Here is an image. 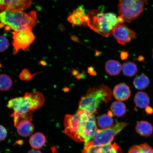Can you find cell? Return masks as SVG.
<instances>
[{"label":"cell","mask_w":153,"mask_h":153,"mask_svg":"<svg viewBox=\"0 0 153 153\" xmlns=\"http://www.w3.org/2000/svg\"><path fill=\"white\" fill-rule=\"evenodd\" d=\"M89 115L81 110L77 111L73 115H66L64 121L65 134L76 142H85L84 129Z\"/></svg>","instance_id":"cell-4"},{"label":"cell","mask_w":153,"mask_h":153,"mask_svg":"<svg viewBox=\"0 0 153 153\" xmlns=\"http://www.w3.org/2000/svg\"><path fill=\"white\" fill-rule=\"evenodd\" d=\"M32 4L31 1H2L0 0V10L23 12Z\"/></svg>","instance_id":"cell-10"},{"label":"cell","mask_w":153,"mask_h":153,"mask_svg":"<svg viewBox=\"0 0 153 153\" xmlns=\"http://www.w3.org/2000/svg\"><path fill=\"white\" fill-rule=\"evenodd\" d=\"M1 22H0V24H1Z\"/></svg>","instance_id":"cell-39"},{"label":"cell","mask_w":153,"mask_h":153,"mask_svg":"<svg viewBox=\"0 0 153 153\" xmlns=\"http://www.w3.org/2000/svg\"><path fill=\"white\" fill-rule=\"evenodd\" d=\"M134 100L136 106L141 108H146L150 102L148 95L143 91H139L136 94Z\"/></svg>","instance_id":"cell-20"},{"label":"cell","mask_w":153,"mask_h":153,"mask_svg":"<svg viewBox=\"0 0 153 153\" xmlns=\"http://www.w3.org/2000/svg\"><path fill=\"white\" fill-rule=\"evenodd\" d=\"M82 153H122V151L117 143H114L101 146L87 145Z\"/></svg>","instance_id":"cell-11"},{"label":"cell","mask_w":153,"mask_h":153,"mask_svg":"<svg viewBox=\"0 0 153 153\" xmlns=\"http://www.w3.org/2000/svg\"><path fill=\"white\" fill-rule=\"evenodd\" d=\"M46 141L45 135L42 133H36L30 137L29 143L32 148L34 149H40L43 148Z\"/></svg>","instance_id":"cell-17"},{"label":"cell","mask_w":153,"mask_h":153,"mask_svg":"<svg viewBox=\"0 0 153 153\" xmlns=\"http://www.w3.org/2000/svg\"><path fill=\"white\" fill-rule=\"evenodd\" d=\"M112 33L117 42L124 45L134 38L136 33L123 24H118L113 30Z\"/></svg>","instance_id":"cell-8"},{"label":"cell","mask_w":153,"mask_h":153,"mask_svg":"<svg viewBox=\"0 0 153 153\" xmlns=\"http://www.w3.org/2000/svg\"><path fill=\"white\" fill-rule=\"evenodd\" d=\"M9 43L6 38L0 36V52H3L8 48Z\"/></svg>","instance_id":"cell-28"},{"label":"cell","mask_w":153,"mask_h":153,"mask_svg":"<svg viewBox=\"0 0 153 153\" xmlns=\"http://www.w3.org/2000/svg\"><path fill=\"white\" fill-rule=\"evenodd\" d=\"M128 124L126 122H120L108 128L97 130L92 139L86 145L101 146L110 144L114 137Z\"/></svg>","instance_id":"cell-6"},{"label":"cell","mask_w":153,"mask_h":153,"mask_svg":"<svg viewBox=\"0 0 153 153\" xmlns=\"http://www.w3.org/2000/svg\"><path fill=\"white\" fill-rule=\"evenodd\" d=\"M7 132L4 127L0 125V141H2L6 138Z\"/></svg>","instance_id":"cell-29"},{"label":"cell","mask_w":153,"mask_h":153,"mask_svg":"<svg viewBox=\"0 0 153 153\" xmlns=\"http://www.w3.org/2000/svg\"><path fill=\"white\" fill-rule=\"evenodd\" d=\"M146 111L148 114H152L153 112V109L150 107L148 106L146 108Z\"/></svg>","instance_id":"cell-33"},{"label":"cell","mask_w":153,"mask_h":153,"mask_svg":"<svg viewBox=\"0 0 153 153\" xmlns=\"http://www.w3.org/2000/svg\"><path fill=\"white\" fill-rule=\"evenodd\" d=\"M7 106L14 111L11 115L21 114L31 111L28 101L24 96L10 99L7 102Z\"/></svg>","instance_id":"cell-9"},{"label":"cell","mask_w":153,"mask_h":153,"mask_svg":"<svg viewBox=\"0 0 153 153\" xmlns=\"http://www.w3.org/2000/svg\"><path fill=\"white\" fill-rule=\"evenodd\" d=\"M112 92L109 88L104 85L89 89L79 101L77 111H83L91 115L96 114L99 105L111 100Z\"/></svg>","instance_id":"cell-1"},{"label":"cell","mask_w":153,"mask_h":153,"mask_svg":"<svg viewBox=\"0 0 153 153\" xmlns=\"http://www.w3.org/2000/svg\"><path fill=\"white\" fill-rule=\"evenodd\" d=\"M85 15V10L83 7L81 6L70 14L68 17V20L72 24L73 26H81L83 24L85 25L84 18Z\"/></svg>","instance_id":"cell-16"},{"label":"cell","mask_w":153,"mask_h":153,"mask_svg":"<svg viewBox=\"0 0 153 153\" xmlns=\"http://www.w3.org/2000/svg\"><path fill=\"white\" fill-rule=\"evenodd\" d=\"M13 85V81L8 75L5 74H0V91H8Z\"/></svg>","instance_id":"cell-26"},{"label":"cell","mask_w":153,"mask_h":153,"mask_svg":"<svg viewBox=\"0 0 153 153\" xmlns=\"http://www.w3.org/2000/svg\"><path fill=\"white\" fill-rule=\"evenodd\" d=\"M122 71L126 76L131 77L134 76L138 71L136 64L131 62H126L122 65Z\"/></svg>","instance_id":"cell-23"},{"label":"cell","mask_w":153,"mask_h":153,"mask_svg":"<svg viewBox=\"0 0 153 153\" xmlns=\"http://www.w3.org/2000/svg\"><path fill=\"white\" fill-rule=\"evenodd\" d=\"M71 39L74 41L79 42V40L77 37L75 36H72L71 37Z\"/></svg>","instance_id":"cell-36"},{"label":"cell","mask_w":153,"mask_h":153,"mask_svg":"<svg viewBox=\"0 0 153 153\" xmlns=\"http://www.w3.org/2000/svg\"><path fill=\"white\" fill-rule=\"evenodd\" d=\"M87 25L94 31L103 37H108L113 30L118 24L117 15L114 13H104L100 10L94 9L88 14Z\"/></svg>","instance_id":"cell-3"},{"label":"cell","mask_w":153,"mask_h":153,"mask_svg":"<svg viewBox=\"0 0 153 153\" xmlns=\"http://www.w3.org/2000/svg\"><path fill=\"white\" fill-rule=\"evenodd\" d=\"M27 153H43L41 151L37 149H32L28 151Z\"/></svg>","instance_id":"cell-32"},{"label":"cell","mask_w":153,"mask_h":153,"mask_svg":"<svg viewBox=\"0 0 153 153\" xmlns=\"http://www.w3.org/2000/svg\"><path fill=\"white\" fill-rule=\"evenodd\" d=\"M137 132L141 136L148 137L152 134L153 127L152 124L146 121H140L135 127Z\"/></svg>","instance_id":"cell-18"},{"label":"cell","mask_w":153,"mask_h":153,"mask_svg":"<svg viewBox=\"0 0 153 153\" xmlns=\"http://www.w3.org/2000/svg\"><path fill=\"white\" fill-rule=\"evenodd\" d=\"M133 84L136 88L139 90H143L149 87L150 80L148 76L141 74L134 79Z\"/></svg>","instance_id":"cell-21"},{"label":"cell","mask_w":153,"mask_h":153,"mask_svg":"<svg viewBox=\"0 0 153 153\" xmlns=\"http://www.w3.org/2000/svg\"><path fill=\"white\" fill-rule=\"evenodd\" d=\"M117 20L118 23L122 24L124 22V20L123 18L121 16L117 17Z\"/></svg>","instance_id":"cell-34"},{"label":"cell","mask_w":153,"mask_h":153,"mask_svg":"<svg viewBox=\"0 0 153 153\" xmlns=\"http://www.w3.org/2000/svg\"><path fill=\"white\" fill-rule=\"evenodd\" d=\"M19 134L22 137L30 136L33 133L34 126L31 120H25L19 122L15 126Z\"/></svg>","instance_id":"cell-15"},{"label":"cell","mask_w":153,"mask_h":153,"mask_svg":"<svg viewBox=\"0 0 153 153\" xmlns=\"http://www.w3.org/2000/svg\"><path fill=\"white\" fill-rule=\"evenodd\" d=\"M128 153H153V149L148 144L144 143L131 147Z\"/></svg>","instance_id":"cell-25"},{"label":"cell","mask_w":153,"mask_h":153,"mask_svg":"<svg viewBox=\"0 0 153 153\" xmlns=\"http://www.w3.org/2000/svg\"><path fill=\"white\" fill-rule=\"evenodd\" d=\"M97 130L95 116L89 114L86 120L84 129L85 146L92 139Z\"/></svg>","instance_id":"cell-13"},{"label":"cell","mask_w":153,"mask_h":153,"mask_svg":"<svg viewBox=\"0 0 153 153\" xmlns=\"http://www.w3.org/2000/svg\"><path fill=\"white\" fill-rule=\"evenodd\" d=\"M113 94L114 98L118 101H125L131 95V91L129 86L123 83L117 85L114 87Z\"/></svg>","instance_id":"cell-14"},{"label":"cell","mask_w":153,"mask_h":153,"mask_svg":"<svg viewBox=\"0 0 153 153\" xmlns=\"http://www.w3.org/2000/svg\"><path fill=\"white\" fill-rule=\"evenodd\" d=\"M0 27L5 25L8 29L14 31L32 29L37 22L35 11L26 13L20 11L5 10L0 13Z\"/></svg>","instance_id":"cell-2"},{"label":"cell","mask_w":153,"mask_h":153,"mask_svg":"<svg viewBox=\"0 0 153 153\" xmlns=\"http://www.w3.org/2000/svg\"><path fill=\"white\" fill-rule=\"evenodd\" d=\"M13 38L14 53L16 54L20 50L26 51L28 48L34 41L35 37L32 32V29H27L14 31Z\"/></svg>","instance_id":"cell-7"},{"label":"cell","mask_w":153,"mask_h":153,"mask_svg":"<svg viewBox=\"0 0 153 153\" xmlns=\"http://www.w3.org/2000/svg\"><path fill=\"white\" fill-rule=\"evenodd\" d=\"M129 56V53L126 51H123L120 53V57L122 60H125L128 59Z\"/></svg>","instance_id":"cell-30"},{"label":"cell","mask_w":153,"mask_h":153,"mask_svg":"<svg viewBox=\"0 0 153 153\" xmlns=\"http://www.w3.org/2000/svg\"><path fill=\"white\" fill-rule=\"evenodd\" d=\"M152 57L153 59V49H152Z\"/></svg>","instance_id":"cell-38"},{"label":"cell","mask_w":153,"mask_h":153,"mask_svg":"<svg viewBox=\"0 0 153 153\" xmlns=\"http://www.w3.org/2000/svg\"><path fill=\"white\" fill-rule=\"evenodd\" d=\"M148 2L140 0H120L118 5V13L126 22L131 23L142 14Z\"/></svg>","instance_id":"cell-5"},{"label":"cell","mask_w":153,"mask_h":153,"mask_svg":"<svg viewBox=\"0 0 153 153\" xmlns=\"http://www.w3.org/2000/svg\"><path fill=\"white\" fill-rule=\"evenodd\" d=\"M24 97L27 100L32 112L39 109L45 104V99L43 95L39 91L26 92Z\"/></svg>","instance_id":"cell-12"},{"label":"cell","mask_w":153,"mask_h":153,"mask_svg":"<svg viewBox=\"0 0 153 153\" xmlns=\"http://www.w3.org/2000/svg\"><path fill=\"white\" fill-rule=\"evenodd\" d=\"M88 72L91 75L95 76L97 74L94 68L92 66L88 68Z\"/></svg>","instance_id":"cell-31"},{"label":"cell","mask_w":153,"mask_h":153,"mask_svg":"<svg viewBox=\"0 0 153 153\" xmlns=\"http://www.w3.org/2000/svg\"><path fill=\"white\" fill-rule=\"evenodd\" d=\"M33 76L26 69L23 70L19 76L20 79L23 81H29Z\"/></svg>","instance_id":"cell-27"},{"label":"cell","mask_w":153,"mask_h":153,"mask_svg":"<svg viewBox=\"0 0 153 153\" xmlns=\"http://www.w3.org/2000/svg\"><path fill=\"white\" fill-rule=\"evenodd\" d=\"M51 153H58L56 148L54 146L51 147Z\"/></svg>","instance_id":"cell-35"},{"label":"cell","mask_w":153,"mask_h":153,"mask_svg":"<svg viewBox=\"0 0 153 153\" xmlns=\"http://www.w3.org/2000/svg\"><path fill=\"white\" fill-rule=\"evenodd\" d=\"M144 57H143V56H142V55H140V56L138 57V58L137 59V60L139 61H140V62H141V61L144 60Z\"/></svg>","instance_id":"cell-37"},{"label":"cell","mask_w":153,"mask_h":153,"mask_svg":"<svg viewBox=\"0 0 153 153\" xmlns=\"http://www.w3.org/2000/svg\"><path fill=\"white\" fill-rule=\"evenodd\" d=\"M122 66L117 61L110 60L105 64V70L107 73L111 76H116L120 74Z\"/></svg>","instance_id":"cell-19"},{"label":"cell","mask_w":153,"mask_h":153,"mask_svg":"<svg viewBox=\"0 0 153 153\" xmlns=\"http://www.w3.org/2000/svg\"><path fill=\"white\" fill-rule=\"evenodd\" d=\"M112 113L109 111L108 114H105L99 117L97 120V124L99 127L105 129L111 127L114 123V120L112 118Z\"/></svg>","instance_id":"cell-22"},{"label":"cell","mask_w":153,"mask_h":153,"mask_svg":"<svg viewBox=\"0 0 153 153\" xmlns=\"http://www.w3.org/2000/svg\"><path fill=\"white\" fill-rule=\"evenodd\" d=\"M110 108L112 114L118 117L123 116L126 113V105L121 101H115L112 104Z\"/></svg>","instance_id":"cell-24"}]
</instances>
